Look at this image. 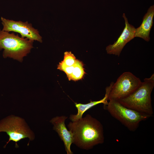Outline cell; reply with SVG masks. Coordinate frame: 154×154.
<instances>
[{
	"label": "cell",
	"instance_id": "obj_1",
	"mask_svg": "<svg viewBox=\"0 0 154 154\" xmlns=\"http://www.w3.org/2000/svg\"><path fill=\"white\" fill-rule=\"evenodd\" d=\"M67 126L72 135V143L80 149L89 150L104 142L102 124L90 114L70 122Z\"/></svg>",
	"mask_w": 154,
	"mask_h": 154
},
{
	"label": "cell",
	"instance_id": "obj_2",
	"mask_svg": "<svg viewBox=\"0 0 154 154\" xmlns=\"http://www.w3.org/2000/svg\"><path fill=\"white\" fill-rule=\"evenodd\" d=\"M154 87V75L145 78L131 94L117 101L125 106L153 116L151 93Z\"/></svg>",
	"mask_w": 154,
	"mask_h": 154
},
{
	"label": "cell",
	"instance_id": "obj_3",
	"mask_svg": "<svg viewBox=\"0 0 154 154\" xmlns=\"http://www.w3.org/2000/svg\"><path fill=\"white\" fill-rule=\"evenodd\" d=\"M34 41L20 37L18 34L10 33L0 29V50L3 49V56L22 62L33 47Z\"/></svg>",
	"mask_w": 154,
	"mask_h": 154
},
{
	"label": "cell",
	"instance_id": "obj_4",
	"mask_svg": "<svg viewBox=\"0 0 154 154\" xmlns=\"http://www.w3.org/2000/svg\"><path fill=\"white\" fill-rule=\"evenodd\" d=\"M105 106L106 109L112 116L131 131H134L137 129L141 121L151 117L149 115L127 108L117 100H110Z\"/></svg>",
	"mask_w": 154,
	"mask_h": 154
},
{
	"label": "cell",
	"instance_id": "obj_5",
	"mask_svg": "<svg viewBox=\"0 0 154 154\" xmlns=\"http://www.w3.org/2000/svg\"><path fill=\"white\" fill-rule=\"evenodd\" d=\"M6 132L8 135V141L4 146L11 141L15 142V147H18L17 143L21 140L28 138L30 140L34 139L35 136L24 120L21 118L11 115L0 121V132Z\"/></svg>",
	"mask_w": 154,
	"mask_h": 154
},
{
	"label": "cell",
	"instance_id": "obj_6",
	"mask_svg": "<svg viewBox=\"0 0 154 154\" xmlns=\"http://www.w3.org/2000/svg\"><path fill=\"white\" fill-rule=\"evenodd\" d=\"M140 79L130 72L123 73L113 83L108 100H118L128 96L139 86Z\"/></svg>",
	"mask_w": 154,
	"mask_h": 154
},
{
	"label": "cell",
	"instance_id": "obj_7",
	"mask_svg": "<svg viewBox=\"0 0 154 154\" xmlns=\"http://www.w3.org/2000/svg\"><path fill=\"white\" fill-rule=\"evenodd\" d=\"M1 20L3 26V31L19 33L22 38H26L33 41L42 42V38L38 29L34 28L32 24L29 23L27 21H16L7 19L2 17H1Z\"/></svg>",
	"mask_w": 154,
	"mask_h": 154
},
{
	"label": "cell",
	"instance_id": "obj_8",
	"mask_svg": "<svg viewBox=\"0 0 154 154\" xmlns=\"http://www.w3.org/2000/svg\"><path fill=\"white\" fill-rule=\"evenodd\" d=\"M123 17L125 21V27L122 33L116 41L106 48L107 54L119 56L125 45L134 37L135 30V27L129 24L124 13Z\"/></svg>",
	"mask_w": 154,
	"mask_h": 154
},
{
	"label": "cell",
	"instance_id": "obj_9",
	"mask_svg": "<svg viewBox=\"0 0 154 154\" xmlns=\"http://www.w3.org/2000/svg\"><path fill=\"white\" fill-rule=\"evenodd\" d=\"M68 117L62 116H57L52 118L50 122L53 125V129L55 131L64 144L65 150L67 154H73L70 149L73 143V138L72 133L68 130L65 124Z\"/></svg>",
	"mask_w": 154,
	"mask_h": 154
},
{
	"label": "cell",
	"instance_id": "obj_10",
	"mask_svg": "<svg viewBox=\"0 0 154 154\" xmlns=\"http://www.w3.org/2000/svg\"><path fill=\"white\" fill-rule=\"evenodd\" d=\"M154 16V6L153 5L148 9L144 16L141 25L135 29V37L141 38L147 42L150 40L149 34L153 24Z\"/></svg>",
	"mask_w": 154,
	"mask_h": 154
},
{
	"label": "cell",
	"instance_id": "obj_11",
	"mask_svg": "<svg viewBox=\"0 0 154 154\" xmlns=\"http://www.w3.org/2000/svg\"><path fill=\"white\" fill-rule=\"evenodd\" d=\"M113 83L112 82L109 86L107 87L106 89V93L104 98L98 101H91L90 102L83 104L75 103V106L78 110L76 114H71L69 117V119L72 121H76L82 117L83 114L87 110L99 104L102 103L106 106L108 103V99L110 91Z\"/></svg>",
	"mask_w": 154,
	"mask_h": 154
},
{
	"label": "cell",
	"instance_id": "obj_12",
	"mask_svg": "<svg viewBox=\"0 0 154 154\" xmlns=\"http://www.w3.org/2000/svg\"><path fill=\"white\" fill-rule=\"evenodd\" d=\"M82 62L77 59L74 65L72 72L68 78V80L77 81L81 79L85 74Z\"/></svg>",
	"mask_w": 154,
	"mask_h": 154
},
{
	"label": "cell",
	"instance_id": "obj_13",
	"mask_svg": "<svg viewBox=\"0 0 154 154\" xmlns=\"http://www.w3.org/2000/svg\"><path fill=\"white\" fill-rule=\"evenodd\" d=\"M77 59L74 55L71 52L66 51L64 52V59L62 61L66 65L71 66L75 63Z\"/></svg>",
	"mask_w": 154,
	"mask_h": 154
}]
</instances>
